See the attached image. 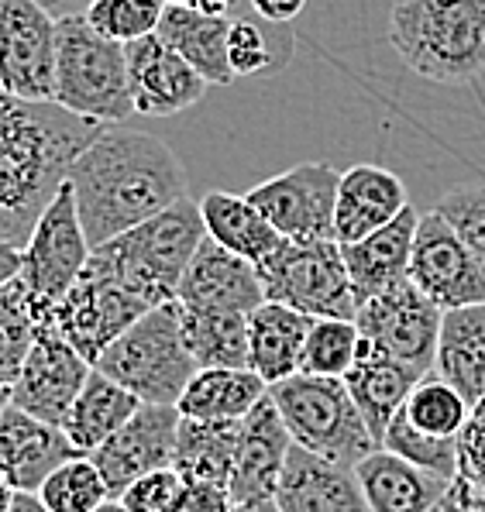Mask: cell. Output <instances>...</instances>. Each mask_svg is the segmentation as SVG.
Masks as SVG:
<instances>
[{"label":"cell","instance_id":"1","mask_svg":"<svg viewBox=\"0 0 485 512\" xmlns=\"http://www.w3.org/2000/svg\"><path fill=\"white\" fill-rule=\"evenodd\" d=\"M66 186L73 189L90 248L135 231L190 196V179L179 155L162 138L124 124H107L69 162Z\"/></svg>","mask_w":485,"mask_h":512},{"label":"cell","instance_id":"2","mask_svg":"<svg viewBox=\"0 0 485 512\" xmlns=\"http://www.w3.org/2000/svg\"><path fill=\"white\" fill-rule=\"evenodd\" d=\"M104 128L0 90V238L25 248L35 220L66 183L69 162Z\"/></svg>","mask_w":485,"mask_h":512},{"label":"cell","instance_id":"3","mask_svg":"<svg viewBox=\"0 0 485 512\" xmlns=\"http://www.w3.org/2000/svg\"><path fill=\"white\" fill-rule=\"evenodd\" d=\"M386 38L420 80L468 83L485 66V0H396Z\"/></svg>","mask_w":485,"mask_h":512},{"label":"cell","instance_id":"4","mask_svg":"<svg viewBox=\"0 0 485 512\" xmlns=\"http://www.w3.org/2000/svg\"><path fill=\"white\" fill-rule=\"evenodd\" d=\"M56 107L93 124H124L135 117L128 52L97 35L83 11L59 14Z\"/></svg>","mask_w":485,"mask_h":512},{"label":"cell","instance_id":"5","mask_svg":"<svg viewBox=\"0 0 485 512\" xmlns=\"http://www.w3.org/2000/svg\"><path fill=\"white\" fill-rule=\"evenodd\" d=\"M93 368L148 406H176L200 372L193 354L186 351L176 299L155 306L138 324H131Z\"/></svg>","mask_w":485,"mask_h":512},{"label":"cell","instance_id":"6","mask_svg":"<svg viewBox=\"0 0 485 512\" xmlns=\"http://www.w3.org/2000/svg\"><path fill=\"white\" fill-rule=\"evenodd\" d=\"M269 399L283 416L293 444L317 458L355 468L372 451H379L344 378L296 372L286 382L269 385Z\"/></svg>","mask_w":485,"mask_h":512},{"label":"cell","instance_id":"7","mask_svg":"<svg viewBox=\"0 0 485 512\" xmlns=\"http://www.w3.org/2000/svg\"><path fill=\"white\" fill-rule=\"evenodd\" d=\"M203 241H207V227H203L200 203L186 196L169 210H162L159 217L145 220L135 231L93 251L104 262H111L117 272L128 275L155 306H162L176 299L179 279Z\"/></svg>","mask_w":485,"mask_h":512},{"label":"cell","instance_id":"8","mask_svg":"<svg viewBox=\"0 0 485 512\" xmlns=\"http://www.w3.org/2000/svg\"><path fill=\"white\" fill-rule=\"evenodd\" d=\"M148 310H155L152 299L93 251L80 279L52 310V324L66 337L69 348L80 351L90 365H97L100 354L131 324H138Z\"/></svg>","mask_w":485,"mask_h":512},{"label":"cell","instance_id":"9","mask_svg":"<svg viewBox=\"0 0 485 512\" xmlns=\"http://www.w3.org/2000/svg\"><path fill=\"white\" fill-rule=\"evenodd\" d=\"M255 272L265 303H283L310 320H355V289L338 241H283Z\"/></svg>","mask_w":485,"mask_h":512},{"label":"cell","instance_id":"10","mask_svg":"<svg viewBox=\"0 0 485 512\" xmlns=\"http://www.w3.org/2000/svg\"><path fill=\"white\" fill-rule=\"evenodd\" d=\"M59 14L42 0H0V90L56 104Z\"/></svg>","mask_w":485,"mask_h":512},{"label":"cell","instance_id":"11","mask_svg":"<svg viewBox=\"0 0 485 512\" xmlns=\"http://www.w3.org/2000/svg\"><path fill=\"white\" fill-rule=\"evenodd\" d=\"M93 248L83 234L80 214H76L73 189L66 183L49 200L42 217L31 227L25 248H21V275L28 296L45 310H56L59 299L73 289L80 272L90 262Z\"/></svg>","mask_w":485,"mask_h":512},{"label":"cell","instance_id":"12","mask_svg":"<svg viewBox=\"0 0 485 512\" xmlns=\"http://www.w3.org/2000/svg\"><path fill=\"white\" fill-rule=\"evenodd\" d=\"M341 172L331 162H300L279 176L248 189V200L279 231L296 244L334 241V207H338Z\"/></svg>","mask_w":485,"mask_h":512},{"label":"cell","instance_id":"13","mask_svg":"<svg viewBox=\"0 0 485 512\" xmlns=\"http://www.w3.org/2000/svg\"><path fill=\"white\" fill-rule=\"evenodd\" d=\"M441 317L430 299L413 286L410 279L400 286L386 289V293L365 299L355 313V327L362 341L372 348L396 358L410 372L427 375L434 368L437 334H441Z\"/></svg>","mask_w":485,"mask_h":512},{"label":"cell","instance_id":"14","mask_svg":"<svg viewBox=\"0 0 485 512\" xmlns=\"http://www.w3.org/2000/svg\"><path fill=\"white\" fill-rule=\"evenodd\" d=\"M410 282L437 310L485 303V269L437 210L420 214L410 255Z\"/></svg>","mask_w":485,"mask_h":512},{"label":"cell","instance_id":"15","mask_svg":"<svg viewBox=\"0 0 485 512\" xmlns=\"http://www.w3.org/2000/svg\"><path fill=\"white\" fill-rule=\"evenodd\" d=\"M90 372L93 365L80 351L69 348L56 324H42L18 382L11 385V406L25 409L28 416L42 423L62 427Z\"/></svg>","mask_w":485,"mask_h":512},{"label":"cell","instance_id":"16","mask_svg":"<svg viewBox=\"0 0 485 512\" xmlns=\"http://www.w3.org/2000/svg\"><path fill=\"white\" fill-rule=\"evenodd\" d=\"M179 423H183V416H179L176 406L142 403V409L114 437H107V444H100L90 454V461L104 475L111 499H121L138 478L152 475L159 468H172Z\"/></svg>","mask_w":485,"mask_h":512},{"label":"cell","instance_id":"17","mask_svg":"<svg viewBox=\"0 0 485 512\" xmlns=\"http://www.w3.org/2000/svg\"><path fill=\"white\" fill-rule=\"evenodd\" d=\"M128 52V83L135 114L145 117H172L197 107L207 93V80L172 52L159 35H148L142 42L124 45Z\"/></svg>","mask_w":485,"mask_h":512},{"label":"cell","instance_id":"18","mask_svg":"<svg viewBox=\"0 0 485 512\" xmlns=\"http://www.w3.org/2000/svg\"><path fill=\"white\" fill-rule=\"evenodd\" d=\"M176 303L186 310H214V313H241L252 317L265 303L262 282L252 262L221 248L217 241H203L186 265L176 289Z\"/></svg>","mask_w":485,"mask_h":512},{"label":"cell","instance_id":"19","mask_svg":"<svg viewBox=\"0 0 485 512\" xmlns=\"http://www.w3.org/2000/svg\"><path fill=\"white\" fill-rule=\"evenodd\" d=\"M289 447H293V437H289L279 409L272 406L269 396H265L262 403L241 420L238 458H234V475L228 485L234 506L276 499V488H279V478H283Z\"/></svg>","mask_w":485,"mask_h":512},{"label":"cell","instance_id":"20","mask_svg":"<svg viewBox=\"0 0 485 512\" xmlns=\"http://www.w3.org/2000/svg\"><path fill=\"white\" fill-rule=\"evenodd\" d=\"M410 207L406 183L393 169L375 162H358L341 172L338 207H334V241L355 244L393 224Z\"/></svg>","mask_w":485,"mask_h":512},{"label":"cell","instance_id":"21","mask_svg":"<svg viewBox=\"0 0 485 512\" xmlns=\"http://www.w3.org/2000/svg\"><path fill=\"white\" fill-rule=\"evenodd\" d=\"M80 458L62 427L42 423L7 403L0 409V475L18 492H38L66 461Z\"/></svg>","mask_w":485,"mask_h":512},{"label":"cell","instance_id":"22","mask_svg":"<svg viewBox=\"0 0 485 512\" xmlns=\"http://www.w3.org/2000/svg\"><path fill=\"white\" fill-rule=\"evenodd\" d=\"M276 502L283 512H372L355 468L317 458L296 444L289 447Z\"/></svg>","mask_w":485,"mask_h":512},{"label":"cell","instance_id":"23","mask_svg":"<svg viewBox=\"0 0 485 512\" xmlns=\"http://www.w3.org/2000/svg\"><path fill=\"white\" fill-rule=\"evenodd\" d=\"M417 224L420 214L413 207H406L382 231H375L355 244H341L344 269H348L358 306L365 299L386 293V289L410 279V255H413V238H417Z\"/></svg>","mask_w":485,"mask_h":512},{"label":"cell","instance_id":"24","mask_svg":"<svg viewBox=\"0 0 485 512\" xmlns=\"http://www.w3.org/2000/svg\"><path fill=\"white\" fill-rule=\"evenodd\" d=\"M355 475L372 512H434L451 485L448 478L430 475L417 464L389 454L386 447L358 461Z\"/></svg>","mask_w":485,"mask_h":512},{"label":"cell","instance_id":"25","mask_svg":"<svg viewBox=\"0 0 485 512\" xmlns=\"http://www.w3.org/2000/svg\"><path fill=\"white\" fill-rule=\"evenodd\" d=\"M417 382L420 375L400 365L396 358L372 348L369 341L358 344L355 365L344 375V385H348L351 399H355L358 413H362L365 427H369L372 440L379 447H382V433L393 423V416L400 413V406L406 403V396H410V389Z\"/></svg>","mask_w":485,"mask_h":512},{"label":"cell","instance_id":"26","mask_svg":"<svg viewBox=\"0 0 485 512\" xmlns=\"http://www.w3.org/2000/svg\"><path fill=\"white\" fill-rule=\"evenodd\" d=\"M434 375L461 392L468 406L485 399V303L444 310L434 351Z\"/></svg>","mask_w":485,"mask_h":512},{"label":"cell","instance_id":"27","mask_svg":"<svg viewBox=\"0 0 485 512\" xmlns=\"http://www.w3.org/2000/svg\"><path fill=\"white\" fill-rule=\"evenodd\" d=\"M228 31L231 14H207L190 7H166L155 35L179 52L193 69L207 80V86H231V59H228Z\"/></svg>","mask_w":485,"mask_h":512},{"label":"cell","instance_id":"28","mask_svg":"<svg viewBox=\"0 0 485 512\" xmlns=\"http://www.w3.org/2000/svg\"><path fill=\"white\" fill-rule=\"evenodd\" d=\"M314 320L283 303H262L248 317V368L265 385L286 382L300 372L303 344Z\"/></svg>","mask_w":485,"mask_h":512},{"label":"cell","instance_id":"29","mask_svg":"<svg viewBox=\"0 0 485 512\" xmlns=\"http://www.w3.org/2000/svg\"><path fill=\"white\" fill-rule=\"evenodd\" d=\"M200 214L210 241H217L221 248L234 251L252 265H262L286 241L279 238V231L262 217V210L248 196L228 193V189H210L200 200Z\"/></svg>","mask_w":485,"mask_h":512},{"label":"cell","instance_id":"30","mask_svg":"<svg viewBox=\"0 0 485 512\" xmlns=\"http://www.w3.org/2000/svg\"><path fill=\"white\" fill-rule=\"evenodd\" d=\"M269 396V385L252 368H200L179 396V416L210 423H241Z\"/></svg>","mask_w":485,"mask_h":512},{"label":"cell","instance_id":"31","mask_svg":"<svg viewBox=\"0 0 485 512\" xmlns=\"http://www.w3.org/2000/svg\"><path fill=\"white\" fill-rule=\"evenodd\" d=\"M142 409V399L131 396L124 385H117L114 378L100 375L97 368L86 378L80 399L69 409L66 423H62V433L69 437L73 451L80 458H90L100 444H107V437H114L131 416Z\"/></svg>","mask_w":485,"mask_h":512},{"label":"cell","instance_id":"32","mask_svg":"<svg viewBox=\"0 0 485 512\" xmlns=\"http://www.w3.org/2000/svg\"><path fill=\"white\" fill-rule=\"evenodd\" d=\"M241 423L186 420L179 423L172 468L186 485H231L234 458H238Z\"/></svg>","mask_w":485,"mask_h":512},{"label":"cell","instance_id":"33","mask_svg":"<svg viewBox=\"0 0 485 512\" xmlns=\"http://www.w3.org/2000/svg\"><path fill=\"white\" fill-rule=\"evenodd\" d=\"M179 324L197 368H248V317L179 306Z\"/></svg>","mask_w":485,"mask_h":512},{"label":"cell","instance_id":"34","mask_svg":"<svg viewBox=\"0 0 485 512\" xmlns=\"http://www.w3.org/2000/svg\"><path fill=\"white\" fill-rule=\"evenodd\" d=\"M42 324H52V310L28 296L25 282L14 279L0 286V382L7 389L18 382Z\"/></svg>","mask_w":485,"mask_h":512},{"label":"cell","instance_id":"35","mask_svg":"<svg viewBox=\"0 0 485 512\" xmlns=\"http://www.w3.org/2000/svg\"><path fill=\"white\" fill-rule=\"evenodd\" d=\"M400 413H403V420L410 423L413 430L424 433V437L458 440L468 416H472V406H468L465 399H461V392L451 389L441 375L427 372V375H420V382L410 389Z\"/></svg>","mask_w":485,"mask_h":512},{"label":"cell","instance_id":"36","mask_svg":"<svg viewBox=\"0 0 485 512\" xmlns=\"http://www.w3.org/2000/svg\"><path fill=\"white\" fill-rule=\"evenodd\" d=\"M35 495L45 502L49 512H93L111 499L104 475H100L90 458L66 461L45 478V485Z\"/></svg>","mask_w":485,"mask_h":512},{"label":"cell","instance_id":"37","mask_svg":"<svg viewBox=\"0 0 485 512\" xmlns=\"http://www.w3.org/2000/svg\"><path fill=\"white\" fill-rule=\"evenodd\" d=\"M358 344H362V334H358L355 320H314L307 344H303L300 372L320 378H344L355 365Z\"/></svg>","mask_w":485,"mask_h":512},{"label":"cell","instance_id":"38","mask_svg":"<svg viewBox=\"0 0 485 512\" xmlns=\"http://www.w3.org/2000/svg\"><path fill=\"white\" fill-rule=\"evenodd\" d=\"M162 11H166L162 0H90L83 7L90 28L117 45H131L155 35Z\"/></svg>","mask_w":485,"mask_h":512},{"label":"cell","instance_id":"39","mask_svg":"<svg viewBox=\"0 0 485 512\" xmlns=\"http://www.w3.org/2000/svg\"><path fill=\"white\" fill-rule=\"evenodd\" d=\"M382 447L396 458L417 464V468L430 471V475L441 478H458V440H434L424 437L420 430H413L410 423L403 420V413L393 416V423L382 433Z\"/></svg>","mask_w":485,"mask_h":512},{"label":"cell","instance_id":"40","mask_svg":"<svg viewBox=\"0 0 485 512\" xmlns=\"http://www.w3.org/2000/svg\"><path fill=\"white\" fill-rule=\"evenodd\" d=\"M286 55H289V49H279V45L272 42V35L265 31L262 18H255V14L231 18L228 59H231L234 80H248V76L279 69L286 62Z\"/></svg>","mask_w":485,"mask_h":512},{"label":"cell","instance_id":"41","mask_svg":"<svg viewBox=\"0 0 485 512\" xmlns=\"http://www.w3.org/2000/svg\"><path fill=\"white\" fill-rule=\"evenodd\" d=\"M434 210L458 231V238L468 244L479 265L485 269V183L451 186Z\"/></svg>","mask_w":485,"mask_h":512},{"label":"cell","instance_id":"42","mask_svg":"<svg viewBox=\"0 0 485 512\" xmlns=\"http://www.w3.org/2000/svg\"><path fill=\"white\" fill-rule=\"evenodd\" d=\"M186 482L176 475V468H159L152 475L138 478L128 492L121 495V506L128 512H179Z\"/></svg>","mask_w":485,"mask_h":512},{"label":"cell","instance_id":"43","mask_svg":"<svg viewBox=\"0 0 485 512\" xmlns=\"http://www.w3.org/2000/svg\"><path fill=\"white\" fill-rule=\"evenodd\" d=\"M179 512H234V499L224 485H186Z\"/></svg>","mask_w":485,"mask_h":512},{"label":"cell","instance_id":"44","mask_svg":"<svg viewBox=\"0 0 485 512\" xmlns=\"http://www.w3.org/2000/svg\"><path fill=\"white\" fill-rule=\"evenodd\" d=\"M434 512H485V495L479 492V485L468 482V478H451L444 499L437 502Z\"/></svg>","mask_w":485,"mask_h":512},{"label":"cell","instance_id":"45","mask_svg":"<svg viewBox=\"0 0 485 512\" xmlns=\"http://www.w3.org/2000/svg\"><path fill=\"white\" fill-rule=\"evenodd\" d=\"M255 18H262L265 25H279L286 28L289 21H296L307 11V0H248Z\"/></svg>","mask_w":485,"mask_h":512},{"label":"cell","instance_id":"46","mask_svg":"<svg viewBox=\"0 0 485 512\" xmlns=\"http://www.w3.org/2000/svg\"><path fill=\"white\" fill-rule=\"evenodd\" d=\"M21 275V248L0 238V286L14 282Z\"/></svg>","mask_w":485,"mask_h":512},{"label":"cell","instance_id":"47","mask_svg":"<svg viewBox=\"0 0 485 512\" xmlns=\"http://www.w3.org/2000/svg\"><path fill=\"white\" fill-rule=\"evenodd\" d=\"M166 7H190V11H207V14H231L234 7H241L245 0H162Z\"/></svg>","mask_w":485,"mask_h":512},{"label":"cell","instance_id":"48","mask_svg":"<svg viewBox=\"0 0 485 512\" xmlns=\"http://www.w3.org/2000/svg\"><path fill=\"white\" fill-rule=\"evenodd\" d=\"M7 512H49V509H45V502L35 492H18V499H14V506Z\"/></svg>","mask_w":485,"mask_h":512},{"label":"cell","instance_id":"49","mask_svg":"<svg viewBox=\"0 0 485 512\" xmlns=\"http://www.w3.org/2000/svg\"><path fill=\"white\" fill-rule=\"evenodd\" d=\"M14 499H18V488H14L11 482H7L4 475H0V512H7L14 506Z\"/></svg>","mask_w":485,"mask_h":512},{"label":"cell","instance_id":"50","mask_svg":"<svg viewBox=\"0 0 485 512\" xmlns=\"http://www.w3.org/2000/svg\"><path fill=\"white\" fill-rule=\"evenodd\" d=\"M234 512H283V509H279L276 499H265V502H245V506H234Z\"/></svg>","mask_w":485,"mask_h":512},{"label":"cell","instance_id":"51","mask_svg":"<svg viewBox=\"0 0 485 512\" xmlns=\"http://www.w3.org/2000/svg\"><path fill=\"white\" fill-rule=\"evenodd\" d=\"M93 512H128V509L121 506V499H107L104 506H100V509H93Z\"/></svg>","mask_w":485,"mask_h":512},{"label":"cell","instance_id":"52","mask_svg":"<svg viewBox=\"0 0 485 512\" xmlns=\"http://www.w3.org/2000/svg\"><path fill=\"white\" fill-rule=\"evenodd\" d=\"M7 403H11V389H7V385L0 382V409H4Z\"/></svg>","mask_w":485,"mask_h":512},{"label":"cell","instance_id":"53","mask_svg":"<svg viewBox=\"0 0 485 512\" xmlns=\"http://www.w3.org/2000/svg\"><path fill=\"white\" fill-rule=\"evenodd\" d=\"M479 492H482V495H485V485H479Z\"/></svg>","mask_w":485,"mask_h":512},{"label":"cell","instance_id":"54","mask_svg":"<svg viewBox=\"0 0 485 512\" xmlns=\"http://www.w3.org/2000/svg\"><path fill=\"white\" fill-rule=\"evenodd\" d=\"M66 4H69V0H66ZM83 4H90V0H83Z\"/></svg>","mask_w":485,"mask_h":512}]
</instances>
